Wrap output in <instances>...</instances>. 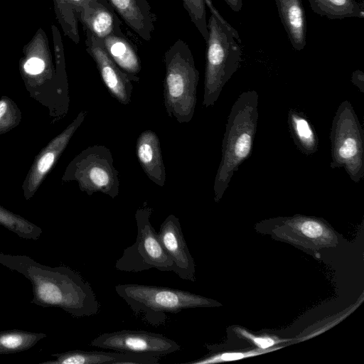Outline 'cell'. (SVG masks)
<instances>
[{
    "label": "cell",
    "instance_id": "cell-23",
    "mask_svg": "<svg viewBox=\"0 0 364 364\" xmlns=\"http://www.w3.org/2000/svg\"><path fill=\"white\" fill-rule=\"evenodd\" d=\"M46 337L44 333L10 330L0 332V354L15 353L33 347L41 339Z\"/></svg>",
    "mask_w": 364,
    "mask_h": 364
},
{
    "label": "cell",
    "instance_id": "cell-8",
    "mask_svg": "<svg viewBox=\"0 0 364 364\" xmlns=\"http://www.w3.org/2000/svg\"><path fill=\"white\" fill-rule=\"evenodd\" d=\"M152 208L144 203L135 213L137 228L136 242L125 248L115 263L117 270L140 272L152 268L162 272H175L174 263L164 248L150 218Z\"/></svg>",
    "mask_w": 364,
    "mask_h": 364
},
{
    "label": "cell",
    "instance_id": "cell-1",
    "mask_svg": "<svg viewBox=\"0 0 364 364\" xmlns=\"http://www.w3.org/2000/svg\"><path fill=\"white\" fill-rule=\"evenodd\" d=\"M0 264L22 274L31 282L33 302L37 305L59 307L77 318L96 315L100 310L90 284L68 267H50L25 255L1 252Z\"/></svg>",
    "mask_w": 364,
    "mask_h": 364
},
{
    "label": "cell",
    "instance_id": "cell-30",
    "mask_svg": "<svg viewBox=\"0 0 364 364\" xmlns=\"http://www.w3.org/2000/svg\"><path fill=\"white\" fill-rule=\"evenodd\" d=\"M351 82L360 90L361 93L364 92V73L361 70H356L353 73Z\"/></svg>",
    "mask_w": 364,
    "mask_h": 364
},
{
    "label": "cell",
    "instance_id": "cell-26",
    "mask_svg": "<svg viewBox=\"0 0 364 364\" xmlns=\"http://www.w3.org/2000/svg\"><path fill=\"white\" fill-rule=\"evenodd\" d=\"M191 22L206 42L208 37L205 0H182Z\"/></svg>",
    "mask_w": 364,
    "mask_h": 364
},
{
    "label": "cell",
    "instance_id": "cell-10",
    "mask_svg": "<svg viewBox=\"0 0 364 364\" xmlns=\"http://www.w3.org/2000/svg\"><path fill=\"white\" fill-rule=\"evenodd\" d=\"M86 50L96 63L102 80L109 95L123 105L131 102L132 82H138L139 77L132 76L122 70L109 56L101 39L86 30Z\"/></svg>",
    "mask_w": 364,
    "mask_h": 364
},
{
    "label": "cell",
    "instance_id": "cell-9",
    "mask_svg": "<svg viewBox=\"0 0 364 364\" xmlns=\"http://www.w3.org/2000/svg\"><path fill=\"white\" fill-rule=\"evenodd\" d=\"M91 346L117 352H135L166 355L181 349L175 341L144 330H121L105 333L94 338Z\"/></svg>",
    "mask_w": 364,
    "mask_h": 364
},
{
    "label": "cell",
    "instance_id": "cell-25",
    "mask_svg": "<svg viewBox=\"0 0 364 364\" xmlns=\"http://www.w3.org/2000/svg\"><path fill=\"white\" fill-rule=\"evenodd\" d=\"M22 114L17 105L9 97L3 96L0 99V135L17 127Z\"/></svg>",
    "mask_w": 364,
    "mask_h": 364
},
{
    "label": "cell",
    "instance_id": "cell-4",
    "mask_svg": "<svg viewBox=\"0 0 364 364\" xmlns=\"http://www.w3.org/2000/svg\"><path fill=\"white\" fill-rule=\"evenodd\" d=\"M164 105L168 117L180 123L193 119L197 102L199 72L188 45L178 39L164 56Z\"/></svg>",
    "mask_w": 364,
    "mask_h": 364
},
{
    "label": "cell",
    "instance_id": "cell-13",
    "mask_svg": "<svg viewBox=\"0 0 364 364\" xmlns=\"http://www.w3.org/2000/svg\"><path fill=\"white\" fill-rule=\"evenodd\" d=\"M280 237L289 239L309 247H322L335 245L336 237L331 229L322 220L303 215H295L282 221L276 229Z\"/></svg>",
    "mask_w": 364,
    "mask_h": 364
},
{
    "label": "cell",
    "instance_id": "cell-31",
    "mask_svg": "<svg viewBox=\"0 0 364 364\" xmlns=\"http://www.w3.org/2000/svg\"><path fill=\"white\" fill-rule=\"evenodd\" d=\"M228 6L235 12H239L242 6V0H225Z\"/></svg>",
    "mask_w": 364,
    "mask_h": 364
},
{
    "label": "cell",
    "instance_id": "cell-12",
    "mask_svg": "<svg viewBox=\"0 0 364 364\" xmlns=\"http://www.w3.org/2000/svg\"><path fill=\"white\" fill-rule=\"evenodd\" d=\"M159 240L172 259L175 272L181 279L195 282L196 264L182 232L179 219L171 214L160 225Z\"/></svg>",
    "mask_w": 364,
    "mask_h": 364
},
{
    "label": "cell",
    "instance_id": "cell-27",
    "mask_svg": "<svg viewBox=\"0 0 364 364\" xmlns=\"http://www.w3.org/2000/svg\"><path fill=\"white\" fill-rule=\"evenodd\" d=\"M281 347L272 348L267 350H253L250 351L245 352H223V353H213L209 354L208 355L200 358L198 360H195L190 362H186V363L190 364H210V363H218L223 362H229V361H235L237 360H240L245 358L252 357L255 355H258L260 354H263L265 353L272 352L276 350Z\"/></svg>",
    "mask_w": 364,
    "mask_h": 364
},
{
    "label": "cell",
    "instance_id": "cell-17",
    "mask_svg": "<svg viewBox=\"0 0 364 364\" xmlns=\"http://www.w3.org/2000/svg\"><path fill=\"white\" fill-rule=\"evenodd\" d=\"M135 151L139 163L149 179L163 187L166 169L157 134L151 130L142 132L136 139Z\"/></svg>",
    "mask_w": 364,
    "mask_h": 364
},
{
    "label": "cell",
    "instance_id": "cell-14",
    "mask_svg": "<svg viewBox=\"0 0 364 364\" xmlns=\"http://www.w3.org/2000/svg\"><path fill=\"white\" fill-rule=\"evenodd\" d=\"M42 364H159V355L135 352L70 350L54 353Z\"/></svg>",
    "mask_w": 364,
    "mask_h": 364
},
{
    "label": "cell",
    "instance_id": "cell-29",
    "mask_svg": "<svg viewBox=\"0 0 364 364\" xmlns=\"http://www.w3.org/2000/svg\"><path fill=\"white\" fill-rule=\"evenodd\" d=\"M46 68L45 62L39 58L31 57L23 65L24 71L31 75H37L43 72Z\"/></svg>",
    "mask_w": 364,
    "mask_h": 364
},
{
    "label": "cell",
    "instance_id": "cell-20",
    "mask_svg": "<svg viewBox=\"0 0 364 364\" xmlns=\"http://www.w3.org/2000/svg\"><path fill=\"white\" fill-rule=\"evenodd\" d=\"M287 119L291 137L298 149L306 156L316 153L318 149V136L306 114L290 109Z\"/></svg>",
    "mask_w": 364,
    "mask_h": 364
},
{
    "label": "cell",
    "instance_id": "cell-15",
    "mask_svg": "<svg viewBox=\"0 0 364 364\" xmlns=\"http://www.w3.org/2000/svg\"><path fill=\"white\" fill-rule=\"evenodd\" d=\"M112 9L141 39L149 41L154 31L156 14L147 0H107Z\"/></svg>",
    "mask_w": 364,
    "mask_h": 364
},
{
    "label": "cell",
    "instance_id": "cell-5",
    "mask_svg": "<svg viewBox=\"0 0 364 364\" xmlns=\"http://www.w3.org/2000/svg\"><path fill=\"white\" fill-rule=\"evenodd\" d=\"M115 291L135 314L154 326L165 323L166 314H176L188 309L220 306L215 300L169 287L124 284L117 285Z\"/></svg>",
    "mask_w": 364,
    "mask_h": 364
},
{
    "label": "cell",
    "instance_id": "cell-24",
    "mask_svg": "<svg viewBox=\"0 0 364 364\" xmlns=\"http://www.w3.org/2000/svg\"><path fill=\"white\" fill-rule=\"evenodd\" d=\"M0 225L23 239L38 240L41 229L21 216L0 205Z\"/></svg>",
    "mask_w": 364,
    "mask_h": 364
},
{
    "label": "cell",
    "instance_id": "cell-19",
    "mask_svg": "<svg viewBox=\"0 0 364 364\" xmlns=\"http://www.w3.org/2000/svg\"><path fill=\"white\" fill-rule=\"evenodd\" d=\"M112 60L124 72L137 76L141 71V60L136 47L124 34H114L102 40Z\"/></svg>",
    "mask_w": 364,
    "mask_h": 364
},
{
    "label": "cell",
    "instance_id": "cell-6",
    "mask_svg": "<svg viewBox=\"0 0 364 364\" xmlns=\"http://www.w3.org/2000/svg\"><path fill=\"white\" fill-rule=\"evenodd\" d=\"M331 168H343L355 183L364 178V132L353 105L338 107L330 131Z\"/></svg>",
    "mask_w": 364,
    "mask_h": 364
},
{
    "label": "cell",
    "instance_id": "cell-16",
    "mask_svg": "<svg viewBox=\"0 0 364 364\" xmlns=\"http://www.w3.org/2000/svg\"><path fill=\"white\" fill-rule=\"evenodd\" d=\"M78 21L99 39L114 34H124L118 17L107 0H88L78 16Z\"/></svg>",
    "mask_w": 364,
    "mask_h": 364
},
{
    "label": "cell",
    "instance_id": "cell-11",
    "mask_svg": "<svg viewBox=\"0 0 364 364\" xmlns=\"http://www.w3.org/2000/svg\"><path fill=\"white\" fill-rule=\"evenodd\" d=\"M87 115V111L80 112L73 122L39 152L22 185L23 196L26 200H29L37 191Z\"/></svg>",
    "mask_w": 364,
    "mask_h": 364
},
{
    "label": "cell",
    "instance_id": "cell-3",
    "mask_svg": "<svg viewBox=\"0 0 364 364\" xmlns=\"http://www.w3.org/2000/svg\"><path fill=\"white\" fill-rule=\"evenodd\" d=\"M205 3L210 15L202 105L209 107L215 105L225 85L240 68L242 52L238 32L223 17L211 0H205Z\"/></svg>",
    "mask_w": 364,
    "mask_h": 364
},
{
    "label": "cell",
    "instance_id": "cell-18",
    "mask_svg": "<svg viewBox=\"0 0 364 364\" xmlns=\"http://www.w3.org/2000/svg\"><path fill=\"white\" fill-rule=\"evenodd\" d=\"M278 14L293 48L302 50L306 44V18L303 0H275Z\"/></svg>",
    "mask_w": 364,
    "mask_h": 364
},
{
    "label": "cell",
    "instance_id": "cell-2",
    "mask_svg": "<svg viewBox=\"0 0 364 364\" xmlns=\"http://www.w3.org/2000/svg\"><path fill=\"white\" fill-rule=\"evenodd\" d=\"M258 121V94L242 92L232 105L222 141V156L214 180V200L219 202L240 166L252 154Z\"/></svg>",
    "mask_w": 364,
    "mask_h": 364
},
{
    "label": "cell",
    "instance_id": "cell-28",
    "mask_svg": "<svg viewBox=\"0 0 364 364\" xmlns=\"http://www.w3.org/2000/svg\"><path fill=\"white\" fill-rule=\"evenodd\" d=\"M237 331L242 336L250 341L261 350H267L276 344L284 341V340H279L278 338L269 336H254L247 332L246 330L241 328H238Z\"/></svg>",
    "mask_w": 364,
    "mask_h": 364
},
{
    "label": "cell",
    "instance_id": "cell-7",
    "mask_svg": "<svg viewBox=\"0 0 364 364\" xmlns=\"http://www.w3.org/2000/svg\"><path fill=\"white\" fill-rule=\"evenodd\" d=\"M63 181H77L88 196L102 193L112 199L119 194V172L112 152L105 145H92L80 152L68 165Z\"/></svg>",
    "mask_w": 364,
    "mask_h": 364
},
{
    "label": "cell",
    "instance_id": "cell-21",
    "mask_svg": "<svg viewBox=\"0 0 364 364\" xmlns=\"http://www.w3.org/2000/svg\"><path fill=\"white\" fill-rule=\"evenodd\" d=\"M313 11L329 19L364 18V10L355 0H309Z\"/></svg>",
    "mask_w": 364,
    "mask_h": 364
},
{
    "label": "cell",
    "instance_id": "cell-22",
    "mask_svg": "<svg viewBox=\"0 0 364 364\" xmlns=\"http://www.w3.org/2000/svg\"><path fill=\"white\" fill-rule=\"evenodd\" d=\"M57 18L65 35L78 43V16L88 0H53Z\"/></svg>",
    "mask_w": 364,
    "mask_h": 364
}]
</instances>
